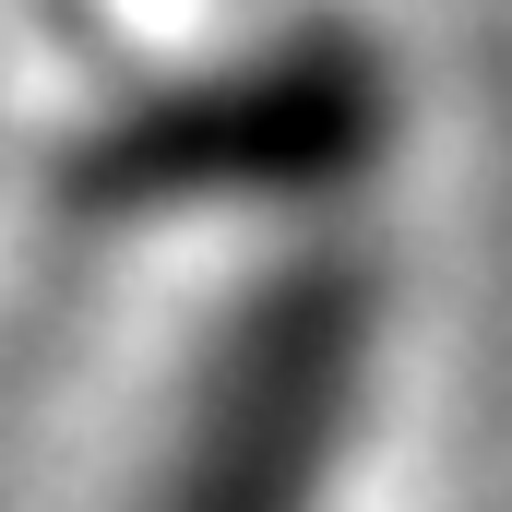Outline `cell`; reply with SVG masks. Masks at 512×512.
<instances>
[{
    "instance_id": "1",
    "label": "cell",
    "mask_w": 512,
    "mask_h": 512,
    "mask_svg": "<svg viewBox=\"0 0 512 512\" xmlns=\"http://www.w3.org/2000/svg\"><path fill=\"white\" fill-rule=\"evenodd\" d=\"M370 346L382 298L358 251H286L191 358L131 512H334L358 465Z\"/></svg>"
}]
</instances>
